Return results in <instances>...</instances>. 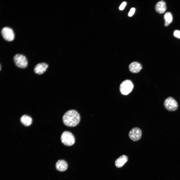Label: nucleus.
Returning <instances> with one entry per match:
<instances>
[{
    "label": "nucleus",
    "instance_id": "7",
    "mask_svg": "<svg viewBox=\"0 0 180 180\" xmlns=\"http://www.w3.org/2000/svg\"><path fill=\"white\" fill-rule=\"evenodd\" d=\"M1 33L3 38L8 41L12 40L14 38V34L13 30L10 28L5 27L1 30Z\"/></svg>",
    "mask_w": 180,
    "mask_h": 180
},
{
    "label": "nucleus",
    "instance_id": "5",
    "mask_svg": "<svg viewBox=\"0 0 180 180\" xmlns=\"http://www.w3.org/2000/svg\"><path fill=\"white\" fill-rule=\"evenodd\" d=\"M165 108L170 111L176 110L178 108V104L176 101L172 97H169L166 98L164 102Z\"/></svg>",
    "mask_w": 180,
    "mask_h": 180
},
{
    "label": "nucleus",
    "instance_id": "6",
    "mask_svg": "<svg viewBox=\"0 0 180 180\" xmlns=\"http://www.w3.org/2000/svg\"><path fill=\"white\" fill-rule=\"evenodd\" d=\"M142 130L139 128L136 127L132 128L128 134L130 138L134 141H137L139 140L142 137Z\"/></svg>",
    "mask_w": 180,
    "mask_h": 180
},
{
    "label": "nucleus",
    "instance_id": "1",
    "mask_svg": "<svg viewBox=\"0 0 180 180\" xmlns=\"http://www.w3.org/2000/svg\"><path fill=\"white\" fill-rule=\"evenodd\" d=\"M80 119L79 113L75 110H69L64 115L62 121L64 124L66 126L74 127L77 126L79 123Z\"/></svg>",
    "mask_w": 180,
    "mask_h": 180
},
{
    "label": "nucleus",
    "instance_id": "14",
    "mask_svg": "<svg viewBox=\"0 0 180 180\" xmlns=\"http://www.w3.org/2000/svg\"><path fill=\"white\" fill-rule=\"evenodd\" d=\"M165 23H168L169 24L172 21L173 18L171 13L169 12H166L164 15Z\"/></svg>",
    "mask_w": 180,
    "mask_h": 180
},
{
    "label": "nucleus",
    "instance_id": "11",
    "mask_svg": "<svg viewBox=\"0 0 180 180\" xmlns=\"http://www.w3.org/2000/svg\"><path fill=\"white\" fill-rule=\"evenodd\" d=\"M55 166L57 170L60 172H63L67 169L68 164L65 160H59L56 163Z\"/></svg>",
    "mask_w": 180,
    "mask_h": 180
},
{
    "label": "nucleus",
    "instance_id": "4",
    "mask_svg": "<svg viewBox=\"0 0 180 180\" xmlns=\"http://www.w3.org/2000/svg\"><path fill=\"white\" fill-rule=\"evenodd\" d=\"M134 85L132 82L129 80H126L121 83L120 86V90L121 94L126 95L132 90Z\"/></svg>",
    "mask_w": 180,
    "mask_h": 180
},
{
    "label": "nucleus",
    "instance_id": "15",
    "mask_svg": "<svg viewBox=\"0 0 180 180\" xmlns=\"http://www.w3.org/2000/svg\"><path fill=\"white\" fill-rule=\"evenodd\" d=\"M174 35L175 37L180 38V31L178 30H174Z\"/></svg>",
    "mask_w": 180,
    "mask_h": 180
},
{
    "label": "nucleus",
    "instance_id": "3",
    "mask_svg": "<svg viewBox=\"0 0 180 180\" xmlns=\"http://www.w3.org/2000/svg\"><path fill=\"white\" fill-rule=\"evenodd\" d=\"M13 60L15 65L19 68H24L28 66L27 59L22 54H16L13 58Z\"/></svg>",
    "mask_w": 180,
    "mask_h": 180
},
{
    "label": "nucleus",
    "instance_id": "2",
    "mask_svg": "<svg viewBox=\"0 0 180 180\" xmlns=\"http://www.w3.org/2000/svg\"><path fill=\"white\" fill-rule=\"evenodd\" d=\"M62 142L67 146L72 145L75 142V138L73 135L70 132L65 131L62 133L61 136Z\"/></svg>",
    "mask_w": 180,
    "mask_h": 180
},
{
    "label": "nucleus",
    "instance_id": "9",
    "mask_svg": "<svg viewBox=\"0 0 180 180\" xmlns=\"http://www.w3.org/2000/svg\"><path fill=\"white\" fill-rule=\"evenodd\" d=\"M142 67L141 64L137 62H133L129 66L130 70L133 73H137L142 69Z\"/></svg>",
    "mask_w": 180,
    "mask_h": 180
},
{
    "label": "nucleus",
    "instance_id": "13",
    "mask_svg": "<svg viewBox=\"0 0 180 180\" xmlns=\"http://www.w3.org/2000/svg\"><path fill=\"white\" fill-rule=\"evenodd\" d=\"M20 120L22 124L26 126H30L32 122L31 117L26 115L22 116L20 118Z\"/></svg>",
    "mask_w": 180,
    "mask_h": 180
},
{
    "label": "nucleus",
    "instance_id": "8",
    "mask_svg": "<svg viewBox=\"0 0 180 180\" xmlns=\"http://www.w3.org/2000/svg\"><path fill=\"white\" fill-rule=\"evenodd\" d=\"M48 65L45 62L40 63L34 67V71L37 74L40 75L43 74L48 68Z\"/></svg>",
    "mask_w": 180,
    "mask_h": 180
},
{
    "label": "nucleus",
    "instance_id": "16",
    "mask_svg": "<svg viewBox=\"0 0 180 180\" xmlns=\"http://www.w3.org/2000/svg\"><path fill=\"white\" fill-rule=\"evenodd\" d=\"M135 9L134 8H132L128 14V16H132L134 13Z\"/></svg>",
    "mask_w": 180,
    "mask_h": 180
},
{
    "label": "nucleus",
    "instance_id": "12",
    "mask_svg": "<svg viewBox=\"0 0 180 180\" xmlns=\"http://www.w3.org/2000/svg\"><path fill=\"white\" fill-rule=\"evenodd\" d=\"M128 158L127 156L123 155L118 158L115 161V165L117 168L122 167L127 161Z\"/></svg>",
    "mask_w": 180,
    "mask_h": 180
},
{
    "label": "nucleus",
    "instance_id": "17",
    "mask_svg": "<svg viewBox=\"0 0 180 180\" xmlns=\"http://www.w3.org/2000/svg\"><path fill=\"white\" fill-rule=\"evenodd\" d=\"M126 2H123L120 5L119 7V9L120 10H123L125 6L126 5Z\"/></svg>",
    "mask_w": 180,
    "mask_h": 180
},
{
    "label": "nucleus",
    "instance_id": "10",
    "mask_svg": "<svg viewBox=\"0 0 180 180\" xmlns=\"http://www.w3.org/2000/svg\"><path fill=\"white\" fill-rule=\"evenodd\" d=\"M155 9L156 12L159 14L164 13L166 10L165 2L162 0L158 2L155 5Z\"/></svg>",
    "mask_w": 180,
    "mask_h": 180
}]
</instances>
